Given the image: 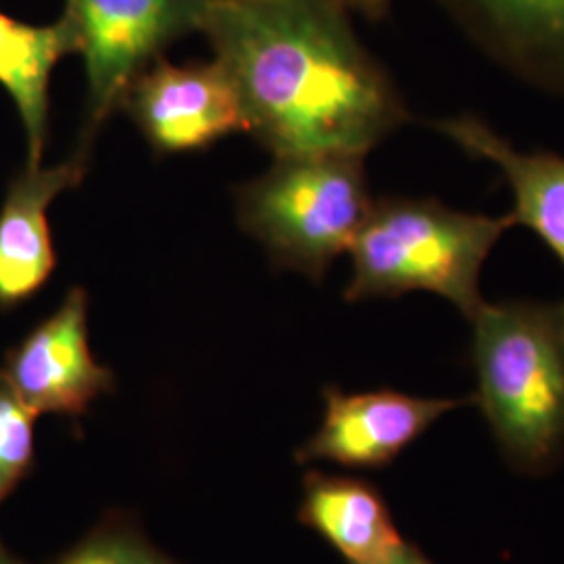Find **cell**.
I'll list each match as a JSON object with an SVG mask.
<instances>
[{"instance_id": "30bf717a", "label": "cell", "mask_w": 564, "mask_h": 564, "mask_svg": "<svg viewBox=\"0 0 564 564\" xmlns=\"http://www.w3.org/2000/svg\"><path fill=\"white\" fill-rule=\"evenodd\" d=\"M93 142L80 139L65 162L28 165L9 184L0 207V310L28 302L51 279L57 256L48 230V207L76 188L88 170Z\"/></svg>"}, {"instance_id": "7c38bea8", "label": "cell", "mask_w": 564, "mask_h": 564, "mask_svg": "<svg viewBox=\"0 0 564 564\" xmlns=\"http://www.w3.org/2000/svg\"><path fill=\"white\" fill-rule=\"evenodd\" d=\"M297 519L347 564H387L405 545L381 489L360 477L307 470Z\"/></svg>"}, {"instance_id": "4fadbf2b", "label": "cell", "mask_w": 564, "mask_h": 564, "mask_svg": "<svg viewBox=\"0 0 564 564\" xmlns=\"http://www.w3.org/2000/svg\"><path fill=\"white\" fill-rule=\"evenodd\" d=\"M74 53H80V44L65 15L51 25H32L0 13V86L20 111L28 165H41L44 155L53 69Z\"/></svg>"}, {"instance_id": "9c48e42d", "label": "cell", "mask_w": 564, "mask_h": 564, "mask_svg": "<svg viewBox=\"0 0 564 564\" xmlns=\"http://www.w3.org/2000/svg\"><path fill=\"white\" fill-rule=\"evenodd\" d=\"M484 57L564 99V0H437Z\"/></svg>"}, {"instance_id": "2e32d148", "label": "cell", "mask_w": 564, "mask_h": 564, "mask_svg": "<svg viewBox=\"0 0 564 564\" xmlns=\"http://www.w3.org/2000/svg\"><path fill=\"white\" fill-rule=\"evenodd\" d=\"M349 11H356L364 15L366 20H383L391 7V0H343Z\"/></svg>"}, {"instance_id": "6da1fadb", "label": "cell", "mask_w": 564, "mask_h": 564, "mask_svg": "<svg viewBox=\"0 0 564 564\" xmlns=\"http://www.w3.org/2000/svg\"><path fill=\"white\" fill-rule=\"evenodd\" d=\"M202 32L274 158H366L412 120L343 0H209Z\"/></svg>"}, {"instance_id": "5b68a950", "label": "cell", "mask_w": 564, "mask_h": 564, "mask_svg": "<svg viewBox=\"0 0 564 564\" xmlns=\"http://www.w3.org/2000/svg\"><path fill=\"white\" fill-rule=\"evenodd\" d=\"M209 0H65L86 67L88 99L80 139L95 137L132 80L163 51L202 32Z\"/></svg>"}, {"instance_id": "52a82bcc", "label": "cell", "mask_w": 564, "mask_h": 564, "mask_svg": "<svg viewBox=\"0 0 564 564\" xmlns=\"http://www.w3.org/2000/svg\"><path fill=\"white\" fill-rule=\"evenodd\" d=\"M324 416L318 431L295 452V463H330L379 470L395 463L442 416L475 405L468 398H423L395 389L347 393L324 387Z\"/></svg>"}, {"instance_id": "277c9868", "label": "cell", "mask_w": 564, "mask_h": 564, "mask_svg": "<svg viewBox=\"0 0 564 564\" xmlns=\"http://www.w3.org/2000/svg\"><path fill=\"white\" fill-rule=\"evenodd\" d=\"M372 197L358 155L276 158L237 191L242 230L262 242L274 265L321 282L349 251Z\"/></svg>"}, {"instance_id": "8fae6325", "label": "cell", "mask_w": 564, "mask_h": 564, "mask_svg": "<svg viewBox=\"0 0 564 564\" xmlns=\"http://www.w3.org/2000/svg\"><path fill=\"white\" fill-rule=\"evenodd\" d=\"M431 126L470 158L494 163L502 172L514 199L510 223L533 230L564 265V158L550 151H519L475 113Z\"/></svg>"}, {"instance_id": "5bb4252c", "label": "cell", "mask_w": 564, "mask_h": 564, "mask_svg": "<svg viewBox=\"0 0 564 564\" xmlns=\"http://www.w3.org/2000/svg\"><path fill=\"white\" fill-rule=\"evenodd\" d=\"M53 564H176L123 514L105 517L82 542Z\"/></svg>"}, {"instance_id": "7a4b0ae2", "label": "cell", "mask_w": 564, "mask_h": 564, "mask_svg": "<svg viewBox=\"0 0 564 564\" xmlns=\"http://www.w3.org/2000/svg\"><path fill=\"white\" fill-rule=\"evenodd\" d=\"M470 362L498 452L523 477H545L564 460V300L484 302Z\"/></svg>"}, {"instance_id": "3957f363", "label": "cell", "mask_w": 564, "mask_h": 564, "mask_svg": "<svg viewBox=\"0 0 564 564\" xmlns=\"http://www.w3.org/2000/svg\"><path fill=\"white\" fill-rule=\"evenodd\" d=\"M510 228L508 214H468L435 197H379L349 247L343 297L358 303L424 291L470 321L485 302V262Z\"/></svg>"}, {"instance_id": "ba28073f", "label": "cell", "mask_w": 564, "mask_h": 564, "mask_svg": "<svg viewBox=\"0 0 564 564\" xmlns=\"http://www.w3.org/2000/svg\"><path fill=\"white\" fill-rule=\"evenodd\" d=\"M9 383L36 416L80 419L116 389L113 370L102 366L88 343V295L67 291L59 307L7 354Z\"/></svg>"}, {"instance_id": "ac0fdd59", "label": "cell", "mask_w": 564, "mask_h": 564, "mask_svg": "<svg viewBox=\"0 0 564 564\" xmlns=\"http://www.w3.org/2000/svg\"><path fill=\"white\" fill-rule=\"evenodd\" d=\"M0 564H23L21 561H18L4 545L0 542Z\"/></svg>"}, {"instance_id": "8992f818", "label": "cell", "mask_w": 564, "mask_h": 564, "mask_svg": "<svg viewBox=\"0 0 564 564\" xmlns=\"http://www.w3.org/2000/svg\"><path fill=\"white\" fill-rule=\"evenodd\" d=\"M120 109L158 155L202 151L228 134L247 132L241 95L220 61H153L126 88Z\"/></svg>"}, {"instance_id": "e0dca14e", "label": "cell", "mask_w": 564, "mask_h": 564, "mask_svg": "<svg viewBox=\"0 0 564 564\" xmlns=\"http://www.w3.org/2000/svg\"><path fill=\"white\" fill-rule=\"evenodd\" d=\"M387 564H433L423 554V550L416 544L405 542L402 550Z\"/></svg>"}, {"instance_id": "9a60e30c", "label": "cell", "mask_w": 564, "mask_h": 564, "mask_svg": "<svg viewBox=\"0 0 564 564\" xmlns=\"http://www.w3.org/2000/svg\"><path fill=\"white\" fill-rule=\"evenodd\" d=\"M34 421L36 414L21 402L0 368V506L32 468Z\"/></svg>"}]
</instances>
